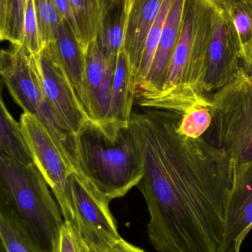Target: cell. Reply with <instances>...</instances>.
<instances>
[{
    "label": "cell",
    "instance_id": "1",
    "mask_svg": "<svg viewBox=\"0 0 252 252\" xmlns=\"http://www.w3.org/2000/svg\"><path fill=\"white\" fill-rule=\"evenodd\" d=\"M180 118L144 108L129 124L143 162L137 187L150 216L149 241L158 252H218L235 163L205 136H184Z\"/></svg>",
    "mask_w": 252,
    "mask_h": 252
},
{
    "label": "cell",
    "instance_id": "2",
    "mask_svg": "<svg viewBox=\"0 0 252 252\" xmlns=\"http://www.w3.org/2000/svg\"><path fill=\"white\" fill-rule=\"evenodd\" d=\"M217 7L215 0H185L180 36L162 90L137 101L139 106L182 115L196 105L211 103L204 82Z\"/></svg>",
    "mask_w": 252,
    "mask_h": 252
},
{
    "label": "cell",
    "instance_id": "3",
    "mask_svg": "<svg viewBox=\"0 0 252 252\" xmlns=\"http://www.w3.org/2000/svg\"><path fill=\"white\" fill-rule=\"evenodd\" d=\"M48 187L35 164L23 165L0 154V198L41 252H59L64 222Z\"/></svg>",
    "mask_w": 252,
    "mask_h": 252
},
{
    "label": "cell",
    "instance_id": "4",
    "mask_svg": "<svg viewBox=\"0 0 252 252\" xmlns=\"http://www.w3.org/2000/svg\"><path fill=\"white\" fill-rule=\"evenodd\" d=\"M81 173L109 200L124 196L143 176V162L137 142L129 127L111 140L90 123L78 136Z\"/></svg>",
    "mask_w": 252,
    "mask_h": 252
},
{
    "label": "cell",
    "instance_id": "5",
    "mask_svg": "<svg viewBox=\"0 0 252 252\" xmlns=\"http://www.w3.org/2000/svg\"><path fill=\"white\" fill-rule=\"evenodd\" d=\"M0 73L14 101L45 127L72 170L81 173L78 138L44 95L22 47L1 50Z\"/></svg>",
    "mask_w": 252,
    "mask_h": 252
},
{
    "label": "cell",
    "instance_id": "6",
    "mask_svg": "<svg viewBox=\"0 0 252 252\" xmlns=\"http://www.w3.org/2000/svg\"><path fill=\"white\" fill-rule=\"evenodd\" d=\"M210 101L213 121L206 139L235 164L252 161V72L241 66Z\"/></svg>",
    "mask_w": 252,
    "mask_h": 252
},
{
    "label": "cell",
    "instance_id": "7",
    "mask_svg": "<svg viewBox=\"0 0 252 252\" xmlns=\"http://www.w3.org/2000/svg\"><path fill=\"white\" fill-rule=\"evenodd\" d=\"M19 123L32 153L34 164L53 191L65 221L71 223L79 233L70 181L74 170L41 123L27 112L21 115Z\"/></svg>",
    "mask_w": 252,
    "mask_h": 252
},
{
    "label": "cell",
    "instance_id": "8",
    "mask_svg": "<svg viewBox=\"0 0 252 252\" xmlns=\"http://www.w3.org/2000/svg\"><path fill=\"white\" fill-rule=\"evenodd\" d=\"M28 57L44 95L72 133L78 136L93 122L78 100L53 44H45L39 53Z\"/></svg>",
    "mask_w": 252,
    "mask_h": 252
},
{
    "label": "cell",
    "instance_id": "9",
    "mask_svg": "<svg viewBox=\"0 0 252 252\" xmlns=\"http://www.w3.org/2000/svg\"><path fill=\"white\" fill-rule=\"evenodd\" d=\"M79 233L90 252H102L121 237L109 208L110 200L81 173L73 171L71 178Z\"/></svg>",
    "mask_w": 252,
    "mask_h": 252
},
{
    "label": "cell",
    "instance_id": "10",
    "mask_svg": "<svg viewBox=\"0 0 252 252\" xmlns=\"http://www.w3.org/2000/svg\"><path fill=\"white\" fill-rule=\"evenodd\" d=\"M252 229V161L235 164L218 252H241Z\"/></svg>",
    "mask_w": 252,
    "mask_h": 252
},
{
    "label": "cell",
    "instance_id": "11",
    "mask_svg": "<svg viewBox=\"0 0 252 252\" xmlns=\"http://www.w3.org/2000/svg\"><path fill=\"white\" fill-rule=\"evenodd\" d=\"M115 68L101 51L96 40L85 53L84 109L90 121L101 129L106 122Z\"/></svg>",
    "mask_w": 252,
    "mask_h": 252
},
{
    "label": "cell",
    "instance_id": "12",
    "mask_svg": "<svg viewBox=\"0 0 252 252\" xmlns=\"http://www.w3.org/2000/svg\"><path fill=\"white\" fill-rule=\"evenodd\" d=\"M242 66L238 51L229 36L224 16L217 7L204 82V91L207 95L210 97V94H213L229 84Z\"/></svg>",
    "mask_w": 252,
    "mask_h": 252
},
{
    "label": "cell",
    "instance_id": "13",
    "mask_svg": "<svg viewBox=\"0 0 252 252\" xmlns=\"http://www.w3.org/2000/svg\"><path fill=\"white\" fill-rule=\"evenodd\" d=\"M185 0H174L167 14L158 48L149 75L136 92L137 101L161 93L164 87L170 61L180 36Z\"/></svg>",
    "mask_w": 252,
    "mask_h": 252
},
{
    "label": "cell",
    "instance_id": "14",
    "mask_svg": "<svg viewBox=\"0 0 252 252\" xmlns=\"http://www.w3.org/2000/svg\"><path fill=\"white\" fill-rule=\"evenodd\" d=\"M135 97L133 72L127 53L123 50L117 60L109 111L106 122L102 128L111 140L115 141L120 130L128 127Z\"/></svg>",
    "mask_w": 252,
    "mask_h": 252
},
{
    "label": "cell",
    "instance_id": "15",
    "mask_svg": "<svg viewBox=\"0 0 252 252\" xmlns=\"http://www.w3.org/2000/svg\"><path fill=\"white\" fill-rule=\"evenodd\" d=\"M132 0H97L99 12L96 41L104 56L115 68L124 50Z\"/></svg>",
    "mask_w": 252,
    "mask_h": 252
},
{
    "label": "cell",
    "instance_id": "16",
    "mask_svg": "<svg viewBox=\"0 0 252 252\" xmlns=\"http://www.w3.org/2000/svg\"><path fill=\"white\" fill-rule=\"evenodd\" d=\"M164 1V0H132L124 50L131 66L134 87L146 38Z\"/></svg>",
    "mask_w": 252,
    "mask_h": 252
},
{
    "label": "cell",
    "instance_id": "17",
    "mask_svg": "<svg viewBox=\"0 0 252 252\" xmlns=\"http://www.w3.org/2000/svg\"><path fill=\"white\" fill-rule=\"evenodd\" d=\"M51 43L72 84L78 100L84 109L85 53L81 49L69 24L65 19L58 28L55 41Z\"/></svg>",
    "mask_w": 252,
    "mask_h": 252
},
{
    "label": "cell",
    "instance_id": "18",
    "mask_svg": "<svg viewBox=\"0 0 252 252\" xmlns=\"http://www.w3.org/2000/svg\"><path fill=\"white\" fill-rule=\"evenodd\" d=\"M217 5L223 13L229 36L242 62L252 39V7L241 0Z\"/></svg>",
    "mask_w": 252,
    "mask_h": 252
},
{
    "label": "cell",
    "instance_id": "19",
    "mask_svg": "<svg viewBox=\"0 0 252 252\" xmlns=\"http://www.w3.org/2000/svg\"><path fill=\"white\" fill-rule=\"evenodd\" d=\"M0 151L1 154L23 165L34 164L32 153L28 146L20 123L16 122L0 100Z\"/></svg>",
    "mask_w": 252,
    "mask_h": 252
},
{
    "label": "cell",
    "instance_id": "20",
    "mask_svg": "<svg viewBox=\"0 0 252 252\" xmlns=\"http://www.w3.org/2000/svg\"><path fill=\"white\" fill-rule=\"evenodd\" d=\"M0 238L6 252H41L10 206L0 198Z\"/></svg>",
    "mask_w": 252,
    "mask_h": 252
},
{
    "label": "cell",
    "instance_id": "21",
    "mask_svg": "<svg viewBox=\"0 0 252 252\" xmlns=\"http://www.w3.org/2000/svg\"><path fill=\"white\" fill-rule=\"evenodd\" d=\"M76 23L77 39L85 53L96 39L99 27L97 0H69Z\"/></svg>",
    "mask_w": 252,
    "mask_h": 252
},
{
    "label": "cell",
    "instance_id": "22",
    "mask_svg": "<svg viewBox=\"0 0 252 252\" xmlns=\"http://www.w3.org/2000/svg\"><path fill=\"white\" fill-rule=\"evenodd\" d=\"M173 1L174 0H164L159 13L148 34L146 43H145L140 69L135 81V93H136L139 88L143 85L149 75L154 57L158 48V43L161 38V33H162L164 23Z\"/></svg>",
    "mask_w": 252,
    "mask_h": 252
},
{
    "label": "cell",
    "instance_id": "23",
    "mask_svg": "<svg viewBox=\"0 0 252 252\" xmlns=\"http://www.w3.org/2000/svg\"><path fill=\"white\" fill-rule=\"evenodd\" d=\"M29 0H8L5 19L0 24L1 41H7L12 46H19L24 16Z\"/></svg>",
    "mask_w": 252,
    "mask_h": 252
},
{
    "label": "cell",
    "instance_id": "24",
    "mask_svg": "<svg viewBox=\"0 0 252 252\" xmlns=\"http://www.w3.org/2000/svg\"><path fill=\"white\" fill-rule=\"evenodd\" d=\"M210 104H198L181 115L179 124L180 132L193 139L202 137L208 131L213 121Z\"/></svg>",
    "mask_w": 252,
    "mask_h": 252
},
{
    "label": "cell",
    "instance_id": "25",
    "mask_svg": "<svg viewBox=\"0 0 252 252\" xmlns=\"http://www.w3.org/2000/svg\"><path fill=\"white\" fill-rule=\"evenodd\" d=\"M34 4L43 43L45 45L53 42L63 17L56 8L53 0H34Z\"/></svg>",
    "mask_w": 252,
    "mask_h": 252
},
{
    "label": "cell",
    "instance_id": "26",
    "mask_svg": "<svg viewBox=\"0 0 252 252\" xmlns=\"http://www.w3.org/2000/svg\"><path fill=\"white\" fill-rule=\"evenodd\" d=\"M44 44L41 39L34 0H29L24 16L19 47L28 56L39 53Z\"/></svg>",
    "mask_w": 252,
    "mask_h": 252
},
{
    "label": "cell",
    "instance_id": "27",
    "mask_svg": "<svg viewBox=\"0 0 252 252\" xmlns=\"http://www.w3.org/2000/svg\"><path fill=\"white\" fill-rule=\"evenodd\" d=\"M59 252H90L78 231L65 220L61 230Z\"/></svg>",
    "mask_w": 252,
    "mask_h": 252
},
{
    "label": "cell",
    "instance_id": "28",
    "mask_svg": "<svg viewBox=\"0 0 252 252\" xmlns=\"http://www.w3.org/2000/svg\"><path fill=\"white\" fill-rule=\"evenodd\" d=\"M53 1H54L56 8L58 9L63 19L69 24L72 32H74L77 38L78 31H77L76 23L74 19L73 13H72L69 0H53Z\"/></svg>",
    "mask_w": 252,
    "mask_h": 252
},
{
    "label": "cell",
    "instance_id": "29",
    "mask_svg": "<svg viewBox=\"0 0 252 252\" xmlns=\"http://www.w3.org/2000/svg\"><path fill=\"white\" fill-rule=\"evenodd\" d=\"M102 252H146L139 247L126 241L120 238L118 241L112 244L109 248Z\"/></svg>",
    "mask_w": 252,
    "mask_h": 252
},
{
    "label": "cell",
    "instance_id": "30",
    "mask_svg": "<svg viewBox=\"0 0 252 252\" xmlns=\"http://www.w3.org/2000/svg\"><path fill=\"white\" fill-rule=\"evenodd\" d=\"M243 66L252 72V39L246 52L245 56L242 59Z\"/></svg>",
    "mask_w": 252,
    "mask_h": 252
},
{
    "label": "cell",
    "instance_id": "31",
    "mask_svg": "<svg viewBox=\"0 0 252 252\" xmlns=\"http://www.w3.org/2000/svg\"><path fill=\"white\" fill-rule=\"evenodd\" d=\"M215 1H216V4H222V3L226 2V1H233V0H215ZM241 1H244L249 3L252 7V0H241Z\"/></svg>",
    "mask_w": 252,
    "mask_h": 252
},
{
    "label": "cell",
    "instance_id": "32",
    "mask_svg": "<svg viewBox=\"0 0 252 252\" xmlns=\"http://www.w3.org/2000/svg\"><path fill=\"white\" fill-rule=\"evenodd\" d=\"M0 252H6L2 247H0Z\"/></svg>",
    "mask_w": 252,
    "mask_h": 252
}]
</instances>
